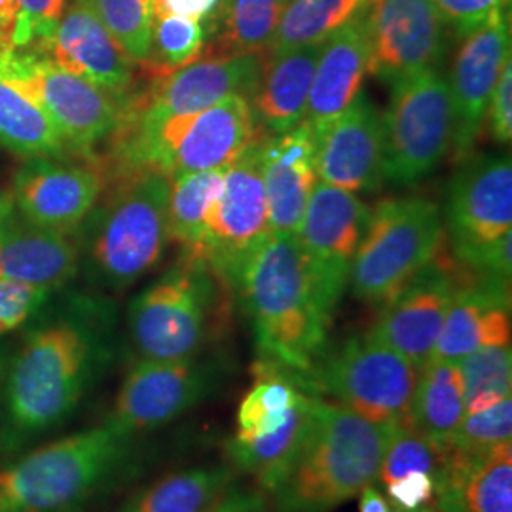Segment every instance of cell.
I'll return each mask as SVG.
<instances>
[{
  "instance_id": "obj_1",
  "label": "cell",
  "mask_w": 512,
  "mask_h": 512,
  "mask_svg": "<svg viewBox=\"0 0 512 512\" xmlns=\"http://www.w3.org/2000/svg\"><path fill=\"white\" fill-rule=\"evenodd\" d=\"M251 323L258 359L308 374L329 344L334 310L293 234L270 236L232 285Z\"/></svg>"
},
{
  "instance_id": "obj_2",
  "label": "cell",
  "mask_w": 512,
  "mask_h": 512,
  "mask_svg": "<svg viewBox=\"0 0 512 512\" xmlns=\"http://www.w3.org/2000/svg\"><path fill=\"white\" fill-rule=\"evenodd\" d=\"M107 361V342L93 321L59 319L33 330L4 385L8 439L16 444L69 420Z\"/></svg>"
},
{
  "instance_id": "obj_3",
  "label": "cell",
  "mask_w": 512,
  "mask_h": 512,
  "mask_svg": "<svg viewBox=\"0 0 512 512\" xmlns=\"http://www.w3.org/2000/svg\"><path fill=\"white\" fill-rule=\"evenodd\" d=\"M137 435L109 421L0 467V512H80L133 469Z\"/></svg>"
},
{
  "instance_id": "obj_4",
  "label": "cell",
  "mask_w": 512,
  "mask_h": 512,
  "mask_svg": "<svg viewBox=\"0 0 512 512\" xmlns=\"http://www.w3.org/2000/svg\"><path fill=\"white\" fill-rule=\"evenodd\" d=\"M395 429L315 397L306 439L270 492L274 512H330L359 495L378 480Z\"/></svg>"
},
{
  "instance_id": "obj_5",
  "label": "cell",
  "mask_w": 512,
  "mask_h": 512,
  "mask_svg": "<svg viewBox=\"0 0 512 512\" xmlns=\"http://www.w3.org/2000/svg\"><path fill=\"white\" fill-rule=\"evenodd\" d=\"M230 293L232 287L205 260L183 256L129 304V336L141 359L202 355L226 327Z\"/></svg>"
},
{
  "instance_id": "obj_6",
  "label": "cell",
  "mask_w": 512,
  "mask_h": 512,
  "mask_svg": "<svg viewBox=\"0 0 512 512\" xmlns=\"http://www.w3.org/2000/svg\"><path fill=\"white\" fill-rule=\"evenodd\" d=\"M116 162L124 173L158 171L169 181L188 173L224 169L262 137L251 99L232 95L209 109L147 126H118Z\"/></svg>"
},
{
  "instance_id": "obj_7",
  "label": "cell",
  "mask_w": 512,
  "mask_h": 512,
  "mask_svg": "<svg viewBox=\"0 0 512 512\" xmlns=\"http://www.w3.org/2000/svg\"><path fill=\"white\" fill-rule=\"evenodd\" d=\"M444 219L427 198H387L368 213L365 234L351 262V293L384 306L439 256Z\"/></svg>"
},
{
  "instance_id": "obj_8",
  "label": "cell",
  "mask_w": 512,
  "mask_h": 512,
  "mask_svg": "<svg viewBox=\"0 0 512 512\" xmlns=\"http://www.w3.org/2000/svg\"><path fill=\"white\" fill-rule=\"evenodd\" d=\"M420 370L370 332L329 346L298 384L311 395L330 397L366 420L406 425Z\"/></svg>"
},
{
  "instance_id": "obj_9",
  "label": "cell",
  "mask_w": 512,
  "mask_h": 512,
  "mask_svg": "<svg viewBox=\"0 0 512 512\" xmlns=\"http://www.w3.org/2000/svg\"><path fill=\"white\" fill-rule=\"evenodd\" d=\"M93 228L95 277L112 291L137 283L162 260L169 239L167 203L171 181L158 171L124 173Z\"/></svg>"
},
{
  "instance_id": "obj_10",
  "label": "cell",
  "mask_w": 512,
  "mask_h": 512,
  "mask_svg": "<svg viewBox=\"0 0 512 512\" xmlns=\"http://www.w3.org/2000/svg\"><path fill=\"white\" fill-rule=\"evenodd\" d=\"M384 179L412 184L433 173L452 148L454 107L440 71L399 80L382 114Z\"/></svg>"
},
{
  "instance_id": "obj_11",
  "label": "cell",
  "mask_w": 512,
  "mask_h": 512,
  "mask_svg": "<svg viewBox=\"0 0 512 512\" xmlns=\"http://www.w3.org/2000/svg\"><path fill=\"white\" fill-rule=\"evenodd\" d=\"M0 73L37 101L65 147L76 154L90 156L120 126L122 105L114 97L42 52L0 55Z\"/></svg>"
},
{
  "instance_id": "obj_12",
  "label": "cell",
  "mask_w": 512,
  "mask_h": 512,
  "mask_svg": "<svg viewBox=\"0 0 512 512\" xmlns=\"http://www.w3.org/2000/svg\"><path fill=\"white\" fill-rule=\"evenodd\" d=\"M226 376L217 357L141 359L129 368L107 421L137 437L156 431L215 397Z\"/></svg>"
},
{
  "instance_id": "obj_13",
  "label": "cell",
  "mask_w": 512,
  "mask_h": 512,
  "mask_svg": "<svg viewBox=\"0 0 512 512\" xmlns=\"http://www.w3.org/2000/svg\"><path fill=\"white\" fill-rule=\"evenodd\" d=\"M262 139L226 167L222 192L205 220L202 260L230 287L247 258L272 236L262 181Z\"/></svg>"
},
{
  "instance_id": "obj_14",
  "label": "cell",
  "mask_w": 512,
  "mask_h": 512,
  "mask_svg": "<svg viewBox=\"0 0 512 512\" xmlns=\"http://www.w3.org/2000/svg\"><path fill=\"white\" fill-rule=\"evenodd\" d=\"M446 228L454 264L475 274L497 239L512 228V164L509 156H482L463 165L448 192Z\"/></svg>"
},
{
  "instance_id": "obj_15",
  "label": "cell",
  "mask_w": 512,
  "mask_h": 512,
  "mask_svg": "<svg viewBox=\"0 0 512 512\" xmlns=\"http://www.w3.org/2000/svg\"><path fill=\"white\" fill-rule=\"evenodd\" d=\"M262 63V54L200 59L173 73L154 76L145 92L124 103L120 126H147L171 116L200 112L232 95L251 99Z\"/></svg>"
},
{
  "instance_id": "obj_16",
  "label": "cell",
  "mask_w": 512,
  "mask_h": 512,
  "mask_svg": "<svg viewBox=\"0 0 512 512\" xmlns=\"http://www.w3.org/2000/svg\"><path fill=\"white\" fill-rule=\"evenodd\" d=\"M368 73L395 82L439 71L448 27L433 0H372L366 12Z\"/></svg>"
},
{
  "instance_id": "obj_17",
  "label": "cell",
  "mask_w": 512,
  "mask_h": 512,
  "mask_svg": "<svg viewBox=\"0 0 512 512\" xmlns=\"http://www.w3.org/2000/svg\"><path fill=\"white\" fill-rule=\"evenodd\" d=\"M370 209L342 188L315 184L296 238L330 308L336 311L349 283V270L365 234Z\"/></svg>"
},
{
  "instance_id": "obj_18",
  "label": "cell",
  "mask_w": 512,
  "mask_h": 512,
  "mask_svg": "<svg viewBox=\"0 0 512 512\" xmlns=\"http://www.w3.org/2000/svg\"><path fill=\"white\" fill-rule=\"evenodd\" d=\"M511 10L503 8L461 37L448 76L454 107L452 154L465 160L482 129L495 84L511 61Z\"/></svg>"
},
{
  "instance_id": "obj_19",
  "label": "cell",
  "mask_w": 512,
  "mask_h": 512,
  "mask_svg": "<svg viewBox=\"0 0 512 512\" xmlns=\"http://www.w3.org/2000/svg\"><path fill=\"white\" fill-rule=\"evenodd\" d=\"M456 285L454 264L437 256L385 302L374 327L368 332L401 353L421 372L433 357Z\"/></svg>"
},
{
  "instance_id": "obj_20",
  "label": "cell",
  "mask_w": 512,
  "mask_h": 512,
  "mask_svg": "<svg viewBox=\"0 0 512 512\" xmlns=\"http://www.w3.org/2000/svg\"><path fill=\"white\" fill-rule=\"evenodd\" d=\"M105 188V173L92 162L33 158L21 165L12 198L25 222L69 234L92 213Z\"/></svg>"
},
{
  "instance_id": "obj_21",
  "label": "cell",
  "mask_w": 512,
  "mask_h": 512,
  "mask_svg": "<svg viewBox=\"0 0 512 512\" xmlns=\"http://www.w3.org/2000/svg\"><path fill=\"white\" fill-rule=\"evenodd\" d=\"M317 141V177L346 192H372L384 181L382 112L359 93Z\"/></svg>"
},
{
  "instance_id": "obj_22",
  "label": "cell",
  "mask_w": 512,
  "mask_h": 512,
  "mask_svg": "<svg viewBox=\"0 0 512 512\" xmlns=\"http://www.w3.org/2000/svg\"><path fill=\"white\" fill-rule=\"evenodd\" d=\"M37 52L48 55L69 73L88 80L124 105V97L133 86L135 63L86 0H73L65 8L52 37L42 42Z\"/></svg>"
},
{
  "instance_id": "obj_23",
  "label": "cell",
  "mask_w": 512,
  "mask_h": 512,
  "mask_svg": "<svg viewBox=\"0 0 512 512\" xmlns=\"http://www.w3.org/2000/svg\"><path fill=\"white\" fill-rule=\"evenodd\" d=\"M454 268L458 285L429 363H458L476 349L511 346V281Z\"/></svg>"
},
{
  "instance_id": "obj_24",
  "label": "cell",
  "mask_w": 512,
  "mask_h": 512,
  "mask_svg": "<svg viewBox=\"0 0 512 512\" xmlns=\"http://www.w3.org/2000/svg\"><path fill=\"white\" fill-rule=\"evenodd\" d=\"M317 141L306 122L262 139V181L272 236H296L317 184Z\"/></svg>"
},
{
  "instance_id": "obj_25",
  "label": "cell",
  "mask_w": 512,
  "mask_h": 512,
  "mask_svg": "<svg viewBox=\"0 0 512 512\" xmlns=\"http://www.w3.org/2000/svg\"><path fill=\"white\" fill-rule=\"evenodd\" d=\"M366 14L321 44L304 122L315 139L363 92L368 74Z\"/></svg>"
},
{
  "instance_id": "obj_26",
  "label": "cell",
  "mask_w": 512,
  "mask_h": 512,
  "mask_svg": "<svg viewBox=\"0 0 512 512\" xmlns=\"http://www.w3.org/2000/svg\"><path fill=\"white\" fill-rule=\"evenodd\" d=\"M433 503L442 512H512V440L478 454L450 446Z\"/></svg>"
},
{
  "instance_id": "obj_27",
  "label": "cell",
  "mask_w": 512,
  "mask_h": 512,
  "mask_svg": "<svg viewBox=\"0 0 512 512\" xmlns=\"http://www.w3.org/2000/svg\"><path fill=\"white\" fill-rule=\"evenodd\" d=\"M78 272V247L65 232L18 224L12 220L0 234V281L55 289Z\"/></svg>"
},
{
  "instance_id": "obj_28",
  "label": "cell",
  "mask_w": 512,
  "mask_h": 512,
  "mask_svg": "<svg viewBox=\"0 0 512 512\" xmlns=\"http://www.w3.org/2000/svg\"><path fill=\"white\" fill-rule=\"evenodd\" d=\"M321 44L264 55L251 107L258 126L270 135L285 133L304 122L311 82Z\"/></svg>"
},
{
  "instance_id": "obj_29",
  "label": "cell",
  "mask_w": 512,
  "mask_h": 512,
  "mask_svg": "<svg viewBox=\"0 0 512 512\" xmlns=\"http://www.w3.org/2000/svg\"><path fill=\"white\" fill-rule=\"evenodd\" d=\"M317 395L306 393L277 429L264 435H234L226 442L230 465L268 494L287 476L310 429Z\"/></svg>"
},
{
  "instance_id": "obj_30",
  "label": "cell",
  "mask_w": 512,
  "mask_h": 512,
  "mask_svg": "<svg viewBox=\"0 0 512 512\" xmlns=\"http://www.w3.org/2000/svg\"><path fill=\"white\" fill-rule=\"evenodd\" d=\"M236 480L238 471L230 463L188 467L143 486L116 512H207Z\"/></svg>"
},
{
  "instance_id": "obj_31",
  "label": "cell",
  "mask_w": 512,
  "mask_h": 512,
  "mask_svg": "<svg viewBox=\"0 0 512 512\" xmlns=\"http://www.w3.org/2000/svg\"><path fill=\"white\" fill-rule=\"evenodd\" d=\"M289 0H222L205 21L203 59L266 54Z\"/></svg>"
},
{
  "instance_id": "obj_32",
  "label": "cell",
  "mask_w": 512,
  "mask_h": 512,
  "mask_svg": "<svg viewBox=\"0 0 512 512\" xmlns=\"http://www.w3.org/2000/svg\"><path fill=\"white\" fill-rule=\"evenodd\" d=\"M465 416V384L459 363L433 361L420 372L408 427L435 442H448Z\"/></svg>"
},
{
  "instance_id": "obj_33",
  "label": "cell",
  "mask_w": 512,
  "mask_h": 512,
  "mask_svg": "<svg viewBox=\"0 0 512 512\" xmlns=\"http://www.w3.org/2000/svg\"><path fill=\"white\" fill-rule=\"evenodd\" d=\"M0 147L33 158H63L69 148L37 101L0 73Z\"/></svg>"
},
{
  "instance_id": "obj_34",
  "label": "cell",
  "mask_w": 512,
  "mask_h": 512,
  "mask_svg": "<svg viewBox=\"0 0 512 512\" xmlns=\"http://www.w3.org/2000/svg\"><path fill=\"white\" fill-rule=\"evenodd\" d=\"M255 384L241 399L236 435H264L277 429L306 395L298 374L266 359L253 365Z\"/></svg>"
},
{
  "instance_id": "obj_35",
  "label": "cell",
  "mask_w": 512,
  "mask_h": 512,
  "mask_svg": "<svg viewBox=\"0 0 512 512\" xmlns=\"http://www.w3.org/2000/svg\"><path fill=\"white\" fill-rule=\"evenodd\" d=\"M224 173L226 167L171 179L167 203L169 239L181 247L186 258L202 260L205 220L222 192Z\"/></svg>"
},
{
  "instance_id": "obj_36",
  "label": "cell",
  "mask_w": 512,
  "mask_h": 512,
  "mask_svg": "<svg viewBox=\"0 0 512 512\" xmlns=\"http://www.w3.org/2000/svg\"><path fill=\"white\" fill-rule=\"evenodd\" d=\"M372 0H289L266 54L323 44L348 23L363 18Z\"/></svg>"
},
{
  "instance_id": "obj_37",
  "label": "cell",
  "mask_w": 512,
  "mask_h": 512,
  "mask_svg": "<svg viewBox=\"0 0 512 512\" xmlns=\"http://www.w3.org/2000/svg\"><path fill=\"white\" fill-rule=\"evenodd\" d=\"M205 40V21L171 14L154 18L150 55L141 69L148 78L183 69L202 57Z\"/></svg>"
},
{
  "instance_id": "obj_38",
  "label": "cell",
  "mask_w": 512,
  "mask_h": 512,
  "mask_svg": "<svg viewBox=\"0 0 512 512\" xmlns=\"http://www.w3.org/2000/svg\"><path fill=\"white\" fill-rule=\"evenodd\" d=\"M458 363L465 384V412H478L511 399V346L476 349Z\"/></svg>"
},
{
  "instance_id": "obj_39",
  "label": "cell",
  "mask_w": 512,
  "mask_h": 512,
  "mask_svg": "<svg viewBox=\"0 0 512 512\" xmlns=\"http://www.w3.org/2000/svg\"><path fill=\"white\" fill-rule=\"evenodd\" d=\"M448 456H450L448 442H435L423 437L412 427L401 425L395 429L393 437L387 444L376 482L387 486L412 473H427L435 480L444 469Z\"/></svg>"
},
{
  "instance_id": "obj_40",
  "label": "cell",
  "mask_w": 512,
  "mask_h": 512,
  "mask_svg": "<svg viewBox=\"0 0 512 512\" xmlns=\"http://www.w3.org/2000/svg\"><path fill=\"white\" fill-rule=\"evenodd\" d=\"M99 21L135 65L150 55L154 8L152 0H86Z\"/></svg>"
},
{
  "instance_id": "obj_41",
  "label": "cell",
  "mask_w": 512,
  "mask_h": 512,
  "mask_svg": "<svg viewBox=\"0 0 512 512\" xmlns=\"http://www.w3.org/2000/svg\"><path fill=\"white\" fill-rule=\"evenodd\" d=\"M512 440V401L494 404L478 412H465L448 444L465 454L488 452Z\"/></svg>"
},
{
  "instance_id": "obj_42",
  "label": "cell",
  "mask_w": 512,
  "mask_h": 512,
  "mask_svg": "<svg viewBox=\"0 0 512 512\" xmlns=\"http://www.w3.org/2000/svg\"><path fill=\"white\" fill-rule=\"evenodd\" d=\"M65 8L67 0H18L14 50H25L31 44H37L38 48L46 42Z\"/></svg>"
},
{
  "instance_id": "obj_43",
  "label": "cell",
  "mask_w": 512,
  "mask_h": 512,
  "mask_svg": "<svg viewBox=\"0 0 512 512\" xmlns=\"http://www.w3.org/2000/svg\"><path fill=\"white\" fill-rule=\"evenodd\" d=\"M52 291L14 281H0V336L23 327Z\"/></svg>"
},
{
  "instance_id": "obj_44",
  "label": "cell",
  "mask_w": 512,
  "mask_h": 512,
  "mask_svg": "<svg viewBox=\"0 0 512 512\" xmlns=\"http://www.w3.org/2000/svg\"><path fill=\"white\" fill-rule=\"evenodd\" d=\"M433 4L446 27L452 29L454 35L465 37L495 12L509 8L511 0H433Z\"/></svg>"
},
{
  "instance_id": "obj_45",
  "label": "cell",
  "mask_w": 512,
  "mask_h": 512,
  "mask_svg": "<svg viewBox=\"0 0 512 512\" xmlns=\"http://www.w3.org/2000/svg\"><path fill=\"white\" fill-rule=\"evenodd\" d=\"M393 512H416L435 499V480L427 473H412L385 486Z\"/></svg>"
},
{
  "instance_id": "obj_46",
  "label": "cell",
  "mask_w": 512,
  "mask_h": 512,
  "mask_svg": "<svg viewBox=\"0 0 512 512\" xmlns=\"http://www.w3.org/2000/svg\"><path fill=\"white\" fill-rule=\"evenodd\" d=\"M488 122L492 137L497 143L509 145L512 139V63L509 61L499 74L495 84L490 105H488Z\"/></svg>"
},
{
  "instance_id": "obj_47",
  "label": "cell",
  "mask_w": 512,
  "mask_h": 512,
  "mask_svg": "<svg viewBox=\"0 0 512 512\" xmlns=\"http://www.w3.org/2000/svg\"><path fill=\"white\" fill-rule=\"evenodd\" d=\"M207 512H274V509L260 490L236 484Z\"/></svg>"
},
{
  "instance_id": "obj_48",
  "label": "cell",
  "mask_w": 512,
  "mask_h": 512,
  "mask_svg": "<svg viewBox=\"0 0 512 512\" xmlns=\"http://www.w3.org/2000/svg\"><path fill=\"white\" fill-rule=\"evenodd\" d=\"M222 0H152L154 18L160 16H183V18L207 21L211 18Z\"/></svg>"
},
{
  "instance_id": "obj_49",
  "label": "cell",
  "mask_w": 512,
  "mask_h": 512,
  "mask_svg": "<svg viewBox=\"0 0 512 512\" xmlns=\"http://www.w3.org/2000/svg\"><path fill=\"white\" fill-rule=\"evenodd\" d=\"M18 18V0H0V55L14 50V31Z\"/></svg>"
},
{
  "instance_id": "obj_50",
  "label": "cell",
  "mask_w": 512,
  "mask_h": 512,
  "mask_svg": "<svg viewBox=\"0 0 512 512\" xmlns=\"http://www.w3.org/2000/svg\"><path fill=\"white\" fill-rule=\"evenodd\" d=\"M359 512H393L384 494L372 484L359 492Z\"/></svg>"
},
{
  "instance_id": "obj_51",
  "label": "cell",
  "mask_w": 512,
  "mask_h": 512,
  "mask_svg": "<svg viewBox=\"0 0 512 512\" xmlns=\"http://www.w3.org/2000/svg\"><path fill=\"white\" fill-rule=\"evenodd\" d=\"M14 219H16V203L12 198V192L0 190V234Z\"/></svg>"
},
{
  "instance_id": "obj_52",
  "label": "cell",
  "mask_w": 512,
  "mask_h": 512,
  "mask_svg": "<svg viewBox=\"0 0 512 512\" xmlns=\"http://www.w3.org/2000/svg\"><path fill=\"white\" fill-rule=\"evenodd\" d=\"M416 512H442L440 511L439 507L435 505V503H431V505H427V507H423V509H420V511Z\"/></svg>"
},
{
  "instance_id": "obj_53",
  "label": "cell",
  "mask_w": 512,
  "mask_h": 512,
  "mask_svg": "<svg viewBox=\"0 0 512 512\" xmlns=\"http://www.w3.org/2000/svg\"><path fill=\"white\" fill-rule=\"evenodd\" d=\"M0 378H2V357H0Z\"/></svg>"
}]
</instances>
